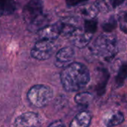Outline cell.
<instances>
[{"label":"cell","mask_w":127,"mask_h":127,"mask_svg":"<svg viewBox=\"0 0 127 127\" xmlns=\"http://www.w3.org/2000/svg\"><path fill=\"white\" fill-rule=\"evenodd\" d=\"M60 79L63 88L67 92H77L89 83L90 74L86 65L79 63H71L63 68Z\"/></svg>","instance_id":"obj_1"},{"label":"cell","mask_w":127,"mask_h":127,"mask_svg":"<svg viewBox=\"0 0 127 127\" xmlns=\"http://www.w3.org/2000/svg\"><path fill=\"white\" fill-rule=\"evenodd\" d=\"M118 51V45L116 35L111 32L100 34L93 43L92 53L104 60H111Z\"/></svg>","instance_id":"obj_2"},{"label":"cell","mask_w":127,"mask_h":127,"mask_svg":"<svg viewBox=\"0 0 127 127\" xmlns=\"http://www.w3.org/2000/svg\"><path fill=\"white\" fill-rule=\"evenodd\" d=\"M52 98V89L44 85L33 86L28 92V99L30 103L36 107H43L46 106Z\"/></svg>","instance_id":"obj_3"},{"label":"cell","mask_w":127,"mask_h":127,"mask_svg":"<svg viewBox=\"0 0 127 127\" xmlns=\"http://www.w3.org/2000/svg\"><path fill=\"white\" fill-rule=\"evenodd\" d=\"M57 48L54 40L40 39L31 50V56L38 60H45L50 58Z\"/></svg>","instance_id":"obj_4"},{"label":"cell","mask_w":127,"mask_h":127,"mask_svg":"<svg viewBox=\"0 0 127 127\" xmlns=\"http://www.w3.org/2000/svg\"><path fill=\"white\" fill-rule=\"evenodd\" d=\"M42 0H30L23 8V19L30 25L42 16Z\"/></svg>","instance_id":"obj_5"},{"label":"cell","mask_w":127,"mask_h":127,"mask_svg":"<svg viewBox=\"0 0 127 127\" xmlns=\"http://www.w3.org/2000/svg\"><path fill=\"white\" fill-rule=\"evenodd\" d=\"M60 36L69 38L80 26V19L77 17H65L56 22Z\"/></svg>","instance_id":"obj_6"},{"label":"cell","mask_w":127,"mask_h":127,"mask_svg":"<svg viewBox=\"0 0 127 127\" xmlns=\"http://www.w3.org/2000/svg\"><path fill=\"white\" fill-rule=\"evenodd\" d=\"M93 33L87 32L83 27H80L69 38L74 46L83 48L90 42Z\"/></svg>","instance_id":"obj_7"},{"label":"cell","mask_w":127,"mask_h":127,"mask_svg":"<svg viewBox=\"0 0 127 127\" xmlns=\"http://www.w3.org/2000/svg\"><path fill=\"white\" fill-rule=\"evenodd\" d=\"M74 57V49L71 47H65L57 52L56 55L55 65L60 68H65L73 62Z\"/></svg>","instance_id":"obj_8"},{"label":"cell","mask_w":127,"mask_h":127,"mask_svg":"<svg viewBox=\"0 0 127 127\" xmlns=\"http://www.w3.org/2000/svg\"><path fill=\"white\" fill-rule=\"evenodd\" d=\"M41 124L40 117L33 112H27L19 116L14 123L16 127H38Z\"/></svg>","instance_id":"obj_9"},{"label":"cell","mask_w":127,"mask_h":127,"mask_svg":"<svg viewBox=\"0 0 127 127\" xmlns=\"http://www.w3.org/2000/svg\"><path fill=\"white\" fill-rule=\"evenodd\" d=\"M127 0H96V5L99 10L103 13L115 11L125 7Z\"/></svg>","instance_id":"obj_10"},{"label":"cell","mask_w":127,"mask_h":127,"mask_svg":"<svg viewBox=\"0 0 127 127\" xmlns=\"http://www.w3.org/2000/svg\"><path fill=\"white\" fill-rule=\"evenodd\" d=\"M99 11L100 10L98 7H97L96 4H83L80 6L77 9L78 14L85 20L95 19L97 16Z\"/></svg>","instance_id":"obj_11"},{"label":"cell","mask_w":127,"mask_h":127,"mask_svg":"<svg viewBox=\"0 0 127 127\" xmlns=\"http://www.w3.org/2000/svg\"><path fill=\"white\" fill-rule=\"evenodd\" d=\"M124 120V115L119 111H111L104 115L103 124L106 127H115L121 124Z\"/></svg>","instance_id":"obj_12"},{"label":"cell","mask_w":127,"mask_h":127,"mask_svg":"<svg viewBox=\"0 0 127 127\" xmlns=\"http://www.w3.org/2000/svg\"><path fill=\"white\" fill-rule=\"evenodd\" d=\"M39 36L40 39H48L55 40L58 38L60 34V31L57 24H54L51 25H47L39 30Z\"/></svg>","instance_id":"obj_13"},{"label":"cell","mask_w":127,"mask_h":127,"mask_svg":"<svg viewBox=\"0 0 127 127\" xmlns=\"http://www.w3.org/2000/svg\"><path fill=\"white\" fill-rule=\"evenodd\" d=\"M92 120V116L88 112H80L71 121L70 127H87L89 126Z\"/></svg>","instance_id":"obj_14"},{"label":"cell","mask_w":127,"mask_h":127,"mask_svg":"<svg viewBox=\"0 0 127 127\" xmlns=\"http://www.w3.org/2000/svg\"><path fill=\"white\" fill-rule=\"evenodd\" d=\"M16 7L15 0H0V15H10Z\"/></svg>","instance_id":"obj_15"},{"label":"cell","mask_w":127,"mask_h":127,"mask_svg":"<svg viewBox=\"0 0 127 127\" xmlns=\"http://www.w3.org/2000/svg\"><path fill=\"white\" fill-rule=\"evenodd\" d=\"M93 96L91 93L89 92H82L79 93L75 96V102L80 106L88 105L92 100Z\"/></svg>","instance_id":"obj_16"},{"label":"cell","mask_w":127,"mask_h":127,"mask_svg":"<svg viewBox=\"0 0 127 127\" xmlns=\"http://www.w3.org/2000/svg\"><path fill=\"white\" fill-rule=\"evenodd\" d=\"M118 22L121 30L127 34V12L121 11L118 13Z\"/></svg>","instance_id":"obj_17"},{"label":"cell","mask_w":127,"mask_h":127,"mask_svg":"<svg viewBox=\"0 0 127 127\" xmlns=\"http://www.w3.org/2000/svg\"><path fill=\"white\" fill-rule=\"evenodd\" d=\"M97 22L95 19H88V20H85L83 28L87 32L94 34L97 30Z\"/></svg>","instance_id":"obj_18"},{"label":"cell","mask_w":127,"mask_h":127,"mask_svg":"<svg viewBox=\"0 0 127 127\" xmlns=\"http://www.w3.org/2000/svg\"><path fill=\"white\" fill-rule=\"evenodd\" d=\"M117 25V22L114 17H111L108 20H106L103 24V29L105 31V32H112Z\"/></svg>","instance_id":"obj_19"},{"label":"cell","mask_w":127,"mask_h":127,"mask_svg":"<svg viewBox=\"0 0 127 127\" xmlns=\"http://www.w3.org/2000/svg\"><path fill=\"white\" fill-rule=\"evenodd\" d=\"M127 77V65H124L123 66L118 74L117 77V80H116V83L118 86H121L124 83V82L125 81L126 78Z\"/></svg>","instance_id":"obj_20"},{"label":"cell","mask_w":127,"mask_h":127,"mask_svg":"<svg viewBox=\"0 0 127 127\" xmlns=\"http://www.w3.org/2000/svg\"><path fill=\"white\" fill-rule=\"evenodd\" d=\"M87 0H66V3L68 6L73 7V6H77L80 4L82 2H85Z\"/></svg>","instance_id":"obj_21"},{"label":"cell","mask_w":127,"mask_h":127,"mask_svg":"<svg viewBox=\"0 0 127 127\" xmlns=\"http://www.w3.org/2000/svg\"><path fill=\"white\" fill-rule=\"evenodd\" d=\"M63 124L60 122V121H57V122H54L53 124H51L50 125V127H63Z\"/></svg>","instance_id":"obj_22"},{"label":"cell","mask_w":127,"mask_h":127,"mask_svg":"<svg viewBox=\"0 0 127 127\" xmlns=\"http://www.w3.org/2000/svg\"><path fill=\"white\" fill-rule=\"evenodd\" d=\"M15 1H16H16H19V0H15Z\"/></svg>","instance_id":"obj_23"}]
</instances>
